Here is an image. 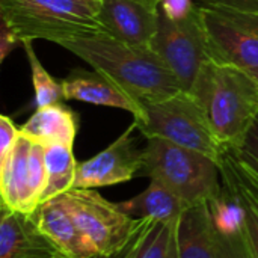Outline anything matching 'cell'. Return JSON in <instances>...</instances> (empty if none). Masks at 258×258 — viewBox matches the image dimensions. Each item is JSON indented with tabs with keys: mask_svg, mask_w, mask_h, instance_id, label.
I'll return each instance as SVG.
<instances>
[{
	"mask_svg": "<svg viewBox=\"0 0 258 258\" xmlns=\"http://www.w3.org/2000/svg\"><path fill=\"white\" fill-rule=\"evenodd\" d=\"M57 45L113 79L141 104L183 91L178 79L150 47L127 44L109 33L80 36Z\"/></svg>",
	"mask_w": 258,
	"mask_h": 258,
	"instance_id": "obj_1",
	"label": "cell"
},
{
	"mask_svg": "<svg viewBox=\"0 0 258 258\" xmlns=\"http://www.w3.org/2000/svg\"><path fill=\"white\" fill-rule=\"evenodd\" d=\"M190 94L228 150H242L258 119V82L251 73L213 59L201 68Z\"/></svg>",
	"mask_w": 258,
	"mask_h": 258,
	"instance_id": "obj_2",
	"label": "cell"
},
{
	"mask_svg": "<svg viewBox=\"0 0 258 258\" xmlns=\"http://www.w3.org/2000/svg\"><path fill=\"white\" fill-rule=\"evenodd\" d=\"M177 258H251L237 203L219 198L192 206L177 222Z\"/></svg>",
	"mask_w": 258,
	"mask_h": 258,
	"instance_id": "obj_3",
	"label": "cell"
},
{
	"mask_svg": "<svg viewBox=\"0 0 258 258\" xmlns=\"http://www.w3.org/2000/svg\"><path fill=\"white\" fill-rule=\"evenodd\" d=\"M0 17L20 41L54 44L107 33L98 20V5L86 0H0Z\"/></svg>",
	"mask_w": 258,
	"mask_h": 258,
	"instance_id": "obj_4",
	"label": "cell"
},
{
	"mask_svg": "<svg viewBox=\"0 0 258 258\" xmlns=\"http://www.w3.org/2000/svg\"><path fill=\"white\" fill-rule=\"evenodd\" d=\"M142 172L190 206L213 201L222 194L221 165L216 160L160 138L147 139Z\"/></svg>",
	"mask_w": 258,
	"mask_h": 258,
	"instance_id": "obj_5",
	"label": "cell"
},
{
	"mask_svg": "<svg viewBox=\"0 0 258 258\" xmlns=\"http://www.w3.org/2000/svg\"><path fill=\"white\" fill-rule=\"evenodd\" d=\"M133 121L147 139L169 141L203 153L219 165L228 150L215 135L201 104L186 91L163 100L142 103V110L138 116H133Z\"/></svg>",
	"mask_w": 258,
	"mask_h": 258,
	"instance_id": "obj_6",
	"label": "cell"
},
{
	"mask_svg": "<svg viewBox=\"0 0 258 258\" xmlns=\"http://www.w3.org/2000/svg\"><path fill=\"white\" fill-rule=\"evenodd\" d=\"M60 198L101 258L124 252L141 224V219L127 216L95 189L74 187Z\"/></svg>",
	"mask_w": 258,
	"mask_h": 258,
	"instance_id": "obj_7",
	"label": "cell"
},
{
	"mask_svg": "<svg viewBox=\"0 0 258 258\" xmlns=\"http://www.w3.org/2000/svg\"><path fill=\"white\" fill-rule=\"evenodd\" d=\"M150 48L178 79L183 91L190 92L201 68L212 59L200 6L184 20H171L159 8V27Z\"/></svg>",
	"mask_w": 258,
	"mask_h": 258,
	"instance_id": "obj_8",
	"label": "cell"
},
{
	"mask_svg": "<svg viewBox=\"0 0 258 258\" xmlns=\"http://www.w3.org/2000/svg\"><path fill=\"white\" fill-rule=\"evenodd\" d=\"M200 15L213 60L258 71V11L200 6Z\"/></svg>",
	"mask_w": 258,
	"mask_h": 258,
	"instance_id": "obj_9",
	"label": "cell"
},
{
	"mask_svg": "<svg viewBox=\"0 0 258 258\" xmlns=\"http://www.w3.org/2000/svg\"><path fill=\"white\" fill-rule=\"evenodd\" d=\"M135 121L107 148L94 157L79 162L74 187L95 189L130 181L142 171V151L136 147Z\"/></svg>",
	"mask_w": 258,
	"mask_h": 258,
	"instance_id": "obj_10",
	"label": "cell"
},
{
	"mask_svg": "<svg viewBox=\"0 0 258 258\" xmlns=\"http://www.w3.org/2000/svg\"><path fill=\"white\" fill-rule=\"evenodd\" d=\"M159 8L144 0H101L98 20L110 36L150 47L159 27Z\"/></svg>",
	"mask_w": 258,
	"mask_h": 258,
	"instance_id": "obj_11",
	"label": "cell"
},
{
	"mask_svg": "<svg viewBox=\"0 0 258 258\" xmlns=\"http://www.w3.org/2000/svg\"><path fill=\"white\" fill-rule=\"evenodd\" d=\"M33 218L39 231L63 258L98 257L60 197L42 203Z\"/></svg>",
	"mask_w": 258,
	"mask_h": 258,
	"instance_id": "obj_12",
	"label": "cell"
},
{
	"mask_svg": "<svg viewBox=\"0 0 258 258\" xmlns=\"http://www.w3.org/2000/svg\"><path fill=\"white\" fill-rule=\"evenodd\" d=\"M60 82L63 86L65 100L122 109L130 112L133 116H138L142 110V104L136 101L125 89H122L113 79L94 68L92 71L74 68Z\"/></svg>",
	"mask_w": 258,
	"mask_h": 258,
	"instance_id": "obj_13",
	"label": "cell"
},
{
	"mask_svg": "<svg viewBox=\"0 0 258 258\" xmlns=\"http://www.w3.org/2000/svg\"><path fill=\"white\" fill-rule=\"evenodd\" d=\"M0 258H63L39 231L33 215L2 209Z\"/></svg>",
	"mask_w": 258,
	"mask_h": 258,
	"instance_id": "obj_14",
	"label": "cell"
},
{
	"mask_svg": "<svg viewBox=\"0 0 258 258\" xmlns=\"http://www.w3.org/2000/svg\"><path fill=\"white\" fill-rule=\"evenodd\" d=\"M32 139L20 135L12 153L0 163V195L2 209L33 215L36 206L30 194V171L29 156Z\"/></svg>",
	"mask_w": 258,
	"mask_h": 258,
	"instance_id": "obj_15",
	"label": "cell"
},
{
	"mask_svg": "<svg viewBox=\"0 0 258 258\" xmlns=\"http://www.w3.org/2000/svg\"><path fill=\"white\" fill-rule=\"evenodd\" d=\"M222 175V190L231 197L242 213V222L245 230V237L251 258H258V189L248 178L243 169L239 166L231 150L222 157L221 162Z\"/></svg>",
	"mask_w": 258,
	"mask_h": 258,
	"instance_id": "obj_16",
	"label": "cell"
},
{
	"mask_svg": "<svg viewBox=\"0 0 258 258\" xmlns=\"http://www.w3.org/2000/svg\"><path fill=\"white\" fill-rule=\"evenodd\" d=\"M80 125L79 113L62 103L36 107L33 115L20 127L21 135L42 145L62 144L73 147Z\"/></svg>",
	"mask_w": 258,
	"mask_h": 258,
	"instance_id": "obj_17",
	"label": "cell"
},
{
	"mask_svg": "<svg viewBox=\"0 0 258 258\" xmlns=\"http://www.w3.org/2000/svg\"><path fill=\"white\" fill-rule=\"evenodd\" d=\"M116 206L133 219H153L168 224H177L192 207L156 180H151L150 186L139 195L127 201L116 203Z\"/></svg>",
	"mask_w": 258,
	"mask_h": 258,
	"instance_id": "obj_18",
	"label": "cell"
},
{
	"mask_svg": "<svg viewBox=\"0 0 258 258\" xmlns=\"http://www.w3.org/2000/svg\"><path fill=\"white\" fill-rule=\"evenodd\" d=\"M177 224L141 219V224L121 258H177Z\"/></svg>",
	"mask_w": 258,
	"mask_h": 258,
	"instance_id": "obj_19",
	"label": "cell"
},
{
	"mask_svg": "<svg viewBox=\"0 0 258 258\" xmlns=\"http://www.w3.org/2000/svg\"><path fill=\"white\" fill-rule=\"evenodd\" d=\"M44 147L45 189L41 198V204L74 189L79 166V162L76 160L73 153V147L62 144H51Z\"/></svg>",
	"mask_w": 258,
	"mask_h": 258,
	"instance_id": "obj_20",
	"label": "cell"
},
{
	"mask_svg": "<svg viewBox=\"0 0 258 258\" xmlns=\"http://www.w3.org/2000/svg\"><path fill=\"white\" fill-rule=\"evenodd\" d=\"M32 42L33 41L26 39V41H21V45L24 48V53L30 65L32 85H33V92H35V104L36 107H45L50 104L62 103V100H65L62 82L50 76L48 71L42 67V63L39 62L33 50Z\"/></svg>",
	"mask_w": 258,
	"mask_h": 258,
	"instance_id": "obj_21",
	"label": "cell"
},
{
	"mask_svg": "<svg viewBox=\"0 0 258 258\" xmlns=\"http://www.w3.org/2000/svg\"><path fill=\"white\" fill-rule=\"evenodd\" d=\"M239 166L258 189V119L242 150H231Z\"/></svg>",
	"mask_w": 258,
	"mask_h": 258,
	"instance_id": "obj_22",
	"label": "cell"
},
{
	"mask_svg": "<svg viewBox=\"0 0 258 258\" xmlns=\"http://www.w3.org/2000/svg\"><path fill=\"white\" fill-rule=\"evenodd\" d=\"M20 135H21L20 127H17L9 116L2 115L0 116V163L9 157L17 141L20 139Z\"/></svg>",
	"mask_w": 258,
	"mask_h": 258,
	"instance_id": "obj_23",
	"label": "cell"
},
{
	"mask_svg": "<svg viewBox=\"0 0 258 258\" xmlns=\"http://www.w3.org/2000/svg\"><path fill=\"white\" fill-rule=\"evenodd\" d=\"M197 8L194 0H162L160 9L171 20H184L187 18Z\"/></svg>",
	"mask_w": 258,
	"mask_h": 258,
	"instance_id": "obj_24",
	"label": "cell"
},
{
	"mask_svg": "<svg viewBox=\"0 0 258 258\" xmlns=\"http://www.w3.org/2000/svg\"><path fill=\"white\" fill-rule=\"evenodd\" d=\"M198 6L204 8H219V9H233L255 12L258 11V0H194Z\"/></svg>",
	"mask_w": 258,
	"mask_h": 258,
	"instance_id": "obj_25",
	"label": "cell"
},
{
	"mask_svg": "<svg viewBox=\"0 0 258 258\" xmlns=\"http://www.w3.org/2000/svg\"><path fill=\"white\" fill-rule=\"evenodd\" d=\"M17 44H21L20 38L9 27V24L2 18V24H0V62H3L8 57V54L15 48Z\"/></svg>",
	"mask_w": 258,
	"mask_h": 258,
	"instance_id": "obj_26",
	"label": "cell"
},
{
	"mask_svg": "<svg viewBox=\"0 0 258 258\" xmlns=\"http://www.w3.org/2000/svg\"><path fill=\"white\" fill-rule=\"evenodd\" d=\"M144 2H147L153 6H160V3H162V0H144Z\"/></svg>",
	"mask_w": 258,
	"mask_h": 258,
	"instance_id": "obj_27",
	"label": "cell"
},
{
	"mask_svg": "<svg viewBox=\"0 0 258 258\" xmlns=\"http://www.w3.org/2000/svg\"><path fill=\"white\" fill-rule=\"evenodd\" d=\"M251 74H252V77H254V79L258 82V71H255V73H251Z\"/></svg>",
	"mask_w": 258,
	"mask_h": 258,
	"instance_id": "obj_28",
	"label": "cell"
},
{
	"mask_svg": "<svg viewBox=\"0 0 258 258\" xmlns=\"http://www.w3.org/2000/svg\"><path fill=\"white\" fill-rule=\"evenodd\" d=\"M89 2H92V3H95V5H100L101 0H89Z\"/></svg>",
	"mask_w": 258,
	"mask_h": 258,
	"instance_id": "obj_29",
	"label": "cell"
},
{
	"mask_svg": "<svg viewBox=\"0 0 258 258\" xmlns=\"http://www.w3.org/2000/svg\"><path fill=\"white\" fill-rule=\"evenodd\" d=\"M86 2H89V0H86ZM91 3H92V2H91Z\"/></svg>",
	"mask_w": 258,
	"mask_h": 258,
	"instance_id": "obj_30",
	"label": "cell"
}]
</instances>
